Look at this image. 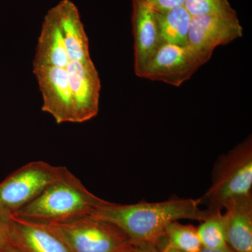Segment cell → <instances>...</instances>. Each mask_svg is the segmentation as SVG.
Wrapping results in <instances>:
<instances>
[{"mask_svg": "<svg viewBox=\"0 0 252 252\" xmlns=\"http://www.w3.org/2000/svg\"><path fill=\"white\" fill-rule=\"evenodd\" d=\"M200 199L122 205L107 201L90 216L109 222L124 231L132 243L155 244L170 223L180 220H205L212 212L202 210Z\"/></svg>", "mask_w": 252, "mask_h": 252, "instance_id": "2", "label": "cell"}, {"mask_svg": "<svg viewBox=\"0 0 252 252\" xmlns=\"http://www.w3.org/2000/svg\"><path fill=\"white\" fill-rule=\"evenodd\" d=\"M203 248L220 249L228 246L225 237L224 216L220 211L212 212L198 228Z\"/></svg>", "mask_w": 252, "mask_h": 252, "instance_id": "14", "label": "cell"}, {"mask_svg": "<svg viewBox=\"0 0 252 252\" xmlns=\"http://www.w3.org/2000/svg\"><path fill=\"white\" fill-rule=\"evenodd\" d=\"M155 14L161 44L165 43L180 46L188 44L192 16L185 6L164 12L155 11Z\"/></svg>", "mask_w": 252, "mask_h": 252, "instance_id": "12", "label": "cell"}, {"mask_svg": "<svg viewBox=\"0 0 252 252\" xmlns=\"http://www.w3.org/2000/svg\"><path fill=\"white\" fill-rule=\"evenodd\" d=\"M223 209L227 245L235 252H252V195L233 199Z\"/></svg>", "mask_w": 252, "mask_h": 252, "instance_id": "11", "label": "cell"}, {"mask_svg": "<svg viewBox=\"0 0 252 252\" xmlns=\"http://www.w3.org/2000/svg\"><path fill=\"white\" fill-rule=\"evenodd\" d=\"M243 36V28L236 12L193 16L190 21L188 44L211 53Z\"/></svg>", "mask_w": 252, "mask_h": 252, "instance_id": "8", "label": "cell"}, {"mask_svg": "<svg viewBox=\"0 0 252 252\" xmlns=\"http://www.w3.org/2000/svg\"><path fill=\"white\" fill-rule=\"evenodd\" d=\"M184 6L192 17L235 12L228 0H186Z\"/></svg>", "mask_w": 252, "mask_h": 252, "instance_id": "15", "label": "cell"}, {"mask_svg": "<svg viewBox=\"0 0 252 252\" xmlns=\"http://www.w3.org/2000/svg\"><path fill=\"white\" fill-rule=\"evenodd\" d=\"M4 217L13 246L22 252H70L44 223L10 214Z\"/></svg>", "mask_w": 252, "mask_h": 252, "instance_id": "9", "label": "cell"}, {"mask_svg": "<svg viewBox=\"0 0 252 252\" xmlns=\"http://www.w3.org/2000/svg\"><path fill=\"white\" fill-rule=\"evenodd\" d=\"M12 246L6 220L0 216V252H5Z\"/></svg>", "mask_w": 252, "mask_h": 252, "instance_id": "17", "label": "cell"}, {"mask_svg": "<svg viewBox=\"0 0 252 252\" xmlns=\"http://www.w3.org/2000/svg\"><path fill=\"white\" fill-rule=\"evenodd\" d=\"M5 252H22L20 251L19 250H18L17 248H15V247L12 246L11 248H10L9 250H6Z\"/></svg>", "mask_w": 252, "mask_h": 252, "instance_id": "21", "label": "cell"}, {"mask_svg": "<svg viewBox=\"0 0 252 252\" xmlns=\"http://www.w3.org/2000/svg\"><path fill=\"white\" fill-rule=\"evenodd\" d=\"M68 171L41 160L20 167L0 183V216L21 210Z\"/></svg>", "mask_w": 252, "mask_h": 252, "instance_id": "6", "label": "cell"}, {"mask_svg": "<svg viewBox=\"0 0 252 252\" xmlns=\"http://www.w3.org/2000/svg\"><path fill=\"white\" fill-rule=\"evenodd\" d=\"M130 252H160L154 243H132Z\"/></svg>", "mask_w": 252, "mask_h": 252, "instance_id": "18", "label": "cell"}, {"mask_svg": "<svg viewBox=\"0 0 252 252\" xmlns=\"http://www.w3.org/2000/svg\"><path fill=\"white\" fill-rule=\"evenodd\" d=\"M211 53L193 46L162 43L138 77L179 87L211 59Z\"/></svg>", "mask_w": 252, "mask_h": 252, "instance_id": "7", "label": "cell"}, {"mask_svg": "<svg viewBox=\"0 0 252 252\" xmlns=\"http://www.w3.org/2000/svg\"><path fill=\"white\" fill-rule=\"evenodd\" d=\"M130 252V251H129V252Z\"/></svg>", "mask_w": 252, "mask_h": 252, "instance_id": "22", "label": "cell"}, {"mask_svg": "<svg viewBox=\"0 0 252 252\" xmlns=\"http://www.w3.org/2000/svg\"><path fill=\"white\" fill-rule=\"evenodd\" d=\"M43 223L70 252H127L132 248L130 239L117 225L91 216Z\"/></svg>", "mask_w": 252, "mask_h": 252, "instance_id": "5", "label": "cell"}, {"mask_svg": "<svg viewBox=\"0 0 252 252\" xmlns=\"http://www.w3.org/2000/svg\"><path fill=\"white\" fill-rule=\"evenodd\" d=\"M155 245H157L158 249L160 250V252H182L172 247L167 241L164 234L157 240Z\"/></svg>", "mask_w": 252, "mask_h": 252, "instance_id": "19", "label": "cell"}, {"mask_svg": "<svg viewBox=\"0 0 252 252\" xmlns=\"http://www.w3.org/2000/svg\"><path fill=\"white\" fill-rule=\"evenodd\" d=\"M149 5L154 11L164 12L185 5L186 0H140Z\"/></svg>", "mask_w": 252, "mask_h": 252, "instance_id": "16", "label": "cell"}, {"mask_svg": "<svg viewBox=\"0 0 252 252\" xmlns=\"http://www.w3.org/2000/svg\"><path fill=\"white\" fill-rule=\"evenodd\" d=\"M89 50L77 6L61 0L44 16L33 60L41 110L58 124H82L98 114L101 81Z\"/></svg>", "mask_w": 252, "mask_h": 252, "instance_id": "1", "label": "cell"}, {"mask_svg": "<svg viewBox=\"0 0 252 252\" xmlns=\"http://www.w3.org/2000/svg\"><path fill=\"white\" fill-rule=\"evenodd\" d=\"M252 140L244 142L220 158L214 170L211 187L200 203L205 202L208 210L221 212L225 204L233 199L252 195Z\"/></svg>", "mask_w": 252, "mask_h": 252, "instance_id": "4", "label": "cell"}, {"mask_svg": "<svg viewBox=\"0 0 252 252\" xmlns=\"http://www.w3.org/2000/svg\"><path fill=\"white\" fill-rule=\"evenodd\" d=\"M164 236L172 247L182 252H200L203 248L198 228L177 221L167 225Z\"/></svg>", "mask_w": 252, "mask_h": 252, "instance_id": "13", "label": "cell"}, {"mask_svg": "<svg viewBox=\"0 0 252 252\" xmlns=\"http://www.w3.org/2000/svg\"><path fill=\"white\" fill-rule=\"evenodd\" d=\"M134 69L137 77L161 44L155 11L140 0H132Z\"/></svg>", "mask_w": 252, "mask_h": 252, "instance_id": "10", "label": "cell"}, {"mask_svg": "<svg viewBox=\"0 0 252 252\" xmlns=\"http://www.w3.org/2000/svg\"><path fill=\"white\" fill-rule=\"evenodd\" d=\"M200 252H235L231 248L228 246L225 248L220 249H210L206 248H202Z\"/></svg>", "mask_w": 252, "mask_h": 252, "instance_id": "20", "label": "cell"}, {"mask_svg": "<svg viewBox=\"0 0 252 252\" xmlns=\"http://www.w3.org/2000/svg\"><path fill=\"white\" fill-rule=\"evenodd\" d=\"M107 202L89 191L69 170L14 214L42 223L67 221L90 216Z\"/></svg>", "mask_w": 252, "mask_h": 252, "instance_id": "3", "label": "cell"}]
</instances>
